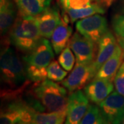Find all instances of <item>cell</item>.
I'll use <instances>...</instances> for the list:
<instances>
[{
  "mask_svg": "<svg viewBox=\"0 0 124 124\" xmlns=\"http://www.w3.org/2000/svg\"><path fill=\"white\" fill-rule=\"evenodd\" d=\"M1 77L4 84L8 85L9 90L1 91V98L10 99L17 97L26 88L28 81L24 63L10 47H6L1 53Z\"/></svg>",
  "mask_w": 124,
  "mask_h": 124,
  "instance_id": "obj_1",
  "label": "cell"
},
{
  "mask_svg": "<svg viewBox=\"0 0 124 124\" xmlns=\"http://www.w3.org/2000/svg\"><path fill=\"white\" fill-rule=\"evenodd\" d=\"M42 37L35 17L19 15L9 32V41L18 50L30 53Z\"/></svg>",
  "mask_w": 124,
  "mask_h": 124,
  "instance_id": "obj_2",
  "label": "cell"
},
{
  "mask_svg": "<svg viewBox=\"0 0 124 124\" xmlns=\"http://www.w3.org/2000/svg\"><path fill=\"white\" fill-rule=\"evenodd\" d=\"M52 46L48 39L42 38L35 48L23 57L27 77L30 81L39 83L48 77L47 68L54 58Z\"/></svg>",
  "mask_w": 124,
  "mask_h": 124,
  "instance_id": "obj_3",
  "label": "cell"
},
{
  "mask_svg": "<svg viewBox=\"0 0 124 124\" xmlns=\"http://www.w3.org/2000/svg\"><path fill=\"white\" fill-rule=\"evenodd\" d=\"M66 88L53 81L45 79L31 88L30 93L48 112L67 110L68 97Z\"/></svg>",
  "mask_w": 124,
  "mask_h": 124,
  "instance_id": "obj_4",
  "label": "cell"
},
{
  "mask_svg": "<svg viewBox=\"0 0 124 124\" xmlns=\"http://www.w3.org/2000/svg\"><path fill=\"white\" fill-rule=\"evenodd\" d=\"M8 103L1 108L0 124H21L32 123L34 114L37 112L19 97L7 99Z\"/></svg>",
  "mask_w": 124,
  "mask_h": 124,
  "instance_id": "obj_5",
  "label": "cell"
},
{
  "mask_svg": "<svg viewBox=\"0 0 124 124\" xmlns=\"http://www.w3.org/2000/svg\"><path fill=\"white\" fill-rule=\"evenodd\" d=\"M75 27L79 33L95 44L109 31L106 19L101 14L79 19L76 23Z\"/></svg>",
  "mask_w": 124,
  "mask_h": 124,
  "instance_id": "obj_6",
  "label": "cell"
},
{
  "mask_svg": "<svg viewBox=\"0 0 124 124\" xmlns=\"http://www.w3.org/2000/svg\"><path fill=\"white\" fill-rule=\"evenodd\" d=\"M98 71L95 69L93 63L84 64L77 63L70 74L63 80L61 84L68 90L73 93L84 88L89 82L97 76Z\"/></svg>",
  "mask_w": 124,
  "mask_h": 124,
  "instance_id": "obj_7",
  "label": "cell"
},
{
  "mask_svg": "<svg viewBox=\"0 0 124 124\" xmlns=\"http://www.w3.org/2000/svg\"><path fill=\"white\" fill-rule=\"evenodd\" d=\"M99 107L109 124H121L124 120V97L116 91L108 95Z\"/></svg>",
  "mask_w": 124,
  "mask_h": 124,
  "instance_id": "obj_8",
  "label": "cell"
},
{
  "mask_svg": "<svg viewBox=\"0 0 124 124\" xmlns=\"http://www.w3.org/2000/svg\"><path fill=\"white\" fill-rule=\"evenodd\" d=\"M89 99L81 90L68 96L65 124H79L89 106Z\"/></svg>",
  "mask_w": 124,
  "mask_h": 124,
  "instance_id": "obj_9",
  "label": "cell"
},
{
  "mask_svg": "<svg viewBox=\"0 0 124 124\" xmlns=\"http://www.w3.org/2000/svg\"><path fill=\"white\" fill-rule=\"evenodd\" d=\"M68 46L75 55L77 63L88 64L94 62L95 44L78 32L72 35Z\"/></svg>",
  "mask_w": 124,
  "mask_h": 124,
  "instance_id": "obj_10",
  "label": "cell"
},
{
  "mask_svg": "<svg viewBox=\"0 0 124 124\" xmlns=\"http://www.w3.org/2000/svg\"><path fill=\"white\" fill-rule=\"evenodd\" d=\"M110 80L94 77L84 88L85 94L90 101L99 105L113 92L115 85Z\"/></svg>",
  "mask_w": 124,
  "mask_h": 124,
  "instance_id": "obj_11",
  "label": "cell"
},
{
  "mask_svg": "<svg viewBox=\"0 0 124 124\" xmlns=\"http://www.w3.org/2000/svg\"><path fill=\"white\" fill-rule=\"evenodd\" d=\"M35 18L41 36L48 39L51 38L54 31L62 19L59 9L56 6H50Z\"/></svg>",
  "mask_w": 124,
  "mask_h": 124,
  "instance_id": "obj_12",
  "label": "cell"
},
{
  "mask_svg": "<svg viewBox=\"0 0 124 124\" xmlns=\"http://www.w3.org/2000/svg\"><path fill=\"white\" fill-rule=\"evenodd\" d=\"M118 41L116 40L112 31L109 30L98 43L97 57L93 62V65L97 70H99L102 65L111 57L115 53Z\"/></svg>",
  "mask_w": 124,
  "mask_h": 124,
  "instance_id": "obj_13",
  "label": "cell"
},
{
  "mask_svg": "<svg viewBox=\"0 0 124 124\" xmlns=\"http://www.w3.org/2000/svg\"><path fill=\"white\" fill-rule=\"evenodd\" d=\"M69 19L66 15L62 17V22L58 25L51 37V44L54 53L58 54L62 53L69 44L72 29L69 25Z\"/></svg>",
  "mask_w": 124,
  "mask_h": 124,
  "instance_id": "obj_14",
  "label": "cell"
},
{
  "mask_svg": "<svg viewBox=\"0 0 124 124\" xmlns=\"http://www.w3.org/2000/svg\"><path fill=\"white\" fill-rule=\"evenodd\" d=\"M124 51L118 44L114 54L99 68L96 77L113 81L116 72L124 62Z\"/></svg>",
  "mask_w": 124,
  "mask_h": 124,
  "instance_id": "obj_15",
  "label": "cell"
},
{
  "mask_svg": "<svg viewBox=\"0 0 124 124\" xmlns=\"http://www.w3.org/2000/svg\"><path fill=\"white\" fill-rule=\"evenodd\" d=\"M22 15L36 17L50 6L52 0H14Z\"/></svg>",
  "mask_w": 124,
  "mask_h": 124,
  "instance_id": "obj_16",
  "label": "cell"
},
{
  "mask_svg": "<svg viewBox=\"0 0 124 124\" xmlns=\"http://www.w3.org/2000/svg\"><path fill=\"white\" fill-rule=\"evenodd\" d=\"M16 8L12 0H0V28L1 35L10 31L16 20Z\"/></svg>",
  "mask_w": 124,
  "mask_h": 124,
  "instance_id": "obj_17",
  "label": "cell"
},
{
  "mask_svg": "<svg viewBox=\"0 0 124 124\" xmlns=\"http://www.w3.org/2000/svg\"><path fill=\"white\" fill-rule=\"evenodd\" d=\"M66 111L37 112L34 114L32 124H63L66 119Z\"/></svg>",
  "mask_w": 124,
  "mask_h": 124,
  "instance_id": "obj_18",
  "label": "cell"
},
{
  "mask_svg": "<svg viewBox=\"0 0 124 124\" xmlns=\"http://www.w3.org/2000/svg\"><path fill=\"white\" fill-rule=\"evenodd\" d=\"M67 15L70 17L71 22L74 23L77 20H79L84 18L88 17L96 14H104L105 8L101 5V2L95 3L90 7L75 10V9H68L65 10Z\"/></svg>",
  "mask_w": 124,
  "mask_h": 124,
  "instance_id": "obj_19",
  "label": "cell"
},
{
  "mask_svg": "<svg viewBox=\"0 0 124 124\" xmlns=\"http://www.w3.org/2000/svg\"><path fill=\"white\" fill-rule=\"evenodd\" d=\"M108 124L102 115L99 107L95 104H90L83 119L79 124Z\"/></svg>",
  "mask_w": 124,
  "mask_h": 124,
  "instance_id": "obj_20",
  "label": "cell"
},
{
  "mask_svg": "<svg viewBox=\"0 0 124 124\" xmlns=\"http://www.w3.org/2000/svg\"><path fill=\"white\" fill-rule=\"evenodd\" d=\"M59 63L53 60L47 68V74L48 79L53 81H62L67 76V71L64 70Z\"/></svg>",
  "mask_w": 124,
  "mask_h": 124,
  "instance_id": "obj_21",
  "label": "cell"
},
{
  "mask_svg": "<svg viewBox=\"0 0 124 124\" xmlns=\"http://www.w3.org/2000/svg\"><path fill=\"white\" fill-rule=\"evenodd\" d=\"M58 60L59 64L65 70L70 71L72 70L75 65V59L70 46H67L66 48L63 50L60 55L59 56Z\"/></svg>",
  "mask_w": 124,
  "mask_h": 124,
  "instance_id": "obj_22",
  "label": "cell"
},
{
  "mask_svg": "<svg viewBox=\"0 0 124 124\" xmlns=\"http://www.w3.org/2000/svg\"><path fill=\"white\" fill-rule=\"evenodd\" d=\"M112 26L117 38H124V14H116L112 19Z\"/></svg>",
  "mask_w": 124,
  "mask_h": 124,
  "instance_id": "obj_23",
  "label": "cell"
},
{
  "mask_svg": "<svg viewBox=\"0 0 124 124\" xmlns=\"http://www.w3.org/2000/svg\"><path fill=\"white\" fill-rule=\"evenodd\" d=\"M114 85L116 91L124 97V61L116 72L114 79Z\"/></svg>",
  "mask_w": 124,
  "mask_h": 124,
  "instance_id": "obj_24",
  "label": "cell"
},
{
  "mask_svg": "<svg viewBox=\"0 0 124 124\" xmlns=\"http://www.w3.org/2000/svg\"><path fill=\"white\" fill-rule=\"evenodd\" d=\"M94 1H101V0H60L62 6H70L71 7H74V8L84 6Z\"/></svg>",
  "mask_w": 124,
  "mask_h": 124,
  "instance_id": "obj_25",
  "label": "cell"
},
{
  "mask_svg": "<svg viewBox=\"0 0 124 124\" xmlns=\"http://www.w3.org/2000/svg\"><path fill=\"white\" fill-rule=\"evenodd\" d=\"M118 14H124V0H119L117 5Z\"/></svg>",
  "mask_w": 124,
  "mask_h": 124,
  "instance_id": "obj_26",
  "label": "cell"
},
{
  "mask_svg": "<svg viewBox=\"0 0 124 124\" xmlns=\"http://www.w3.org/2000/svg\"><path fill=\"white\" fill-rule=\"evenodd\" d=\"M117 41L124 53V38H117Z\"/></svg>",
  "mask_w": 124,
  "mask_h": 124,
  "instance_id": "obj_27",
  "label": "cell"
},
{
  "mask_svg": "<svg viewBox=\"0 0 124 124\" xmlns=\"http://www.w3.org/2000/svg\"><path fill=\"white\" fill-rule=\"evenodd\" d=\"M101 1L102 3L105 5L106 6L109 7V6H110L111 4H112V2H113L114 0H101Z\"/></svg>",
  "mask_w": 124,
  "mask_h": 124,
  "instance_id": "obj_28",
  "label": "cell"
},
{
  "mask_svg": "<svg viewBox=\"0 0 124 124\" xmlns=\"http://www.w3.org/2000/svg\"><path fill=\"white\" fill-rule=\"evenodd\" d=\"M32 124V123H28V124Z\"/></svg>",
  "mask_w": 124,
  "mask_h": 124,
  "instance_id": "obj_29",
  "label": "cell"
},
{
  "mask_svg": "<svg viewBox=\"0 0 124 124\" xmlns=\"http://www.w3.org/2000/svg\"><path fill=\"white\" fill-rule=\"evenodd\" d=\"M121 124H124V121H123V122H122V123H121Z\"/></svg>",
  "mask_w": 124,
  "mask_h": 124,
  "instance_id": "obj_30",
  "label": "cell"
},
{
  "mask_svg": "<svg viewBox=\"0 0 124 124\" xmlns=\"http://www.w3.org/2000/svg\"></svg>",
  "mask_w": 124,
  "mask_h": 124,
  "instance_id": "obj_31",
  "label": "cell"
}]
</instances>
